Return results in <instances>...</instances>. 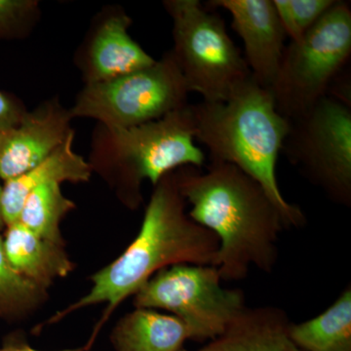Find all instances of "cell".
<instances>
[{
    "label": "cell",
    "mask_w": 351,
    "mask_h": 351,
    "mask_svg": "<svg viewBox=\"0 0 351 351\" xmlns=\"http://www.w3.org/2000/svg\"><path fill=\"white\" fill-rule=\"evenodd\" d=\"M174 174L191 205L189 218L218 237L221 280H241L251 267L269 274L286 225L263 186L237 166L218 161H210L206 172L184 166Z\"/></svg>",
    "instance_id": "1"
},
{
    "label": "cell",
    "mask_w": 351,
    "mask_h": 351,
    "mask_svg": "<svg viewBox=\"0 0 351 351\" xmlns=\"http://www.w3.org/2000/svg\"><path fill=\"white\" fill-rule=\"evenodd\" d=\"M186 203L174 171L164 176L154 186L137 237L121 256L92 277V288L84 297L51 322L76 309L106 302L103 324L126 298L135 295L159 270L182 263L217 267L218 237L189 218Z\"/></svg>",
    "instance_id": "2"
},
{
    "label": "cell",
    "mask_w": 351,
    "mask_h": 351,
    "mask_svg": "<svg viewBox=\"0 0 351 351\" xmlns=\"http://www.w3.org/2000/svg\"><path fill=\"white\" fill-rule=\"evenodd\" d=\"M195 138L210 161L237 166L256 180L282 215L286 228L306 223L302 210L284 198L276 164L291 121L277 112L271 92L248 80L225 101L189 105Z\"/></svg>",
    "instance_id": "3"
},
{
    "label": "cell",
    "mask_w": 351,
    "mask_h": 351,
    "mask_svg": "<svg viewBox=\"0 0 351 351\" xmlns=\"http://www.w3.org/2000/svg\"><path fill=\"white\" fill-rule=\"evenodd\" d=\"M88 162L112 184L126 206L136 209L142 202L143 182L156 186L164 176L184 166L200 169L206 156L195 144L189 105L140 125L113 128L99 124Z\"/></svg>",
    "instance_id": "4"
},
{
    "label": "cell",
    "mask_w": 351,
    "mask_h": 351,
    "mask_svg": "<svg viewBox=\"0 0 351 351\" xmlns=\"http://www.w3.org/2000/svg\"><path fill=\"white\" fill-rule=\"evenodd\" d=\"M163 5L173 22L171 53L189 93L210 103L228 100L252 75L225 22L198 0H166Z\"/></svg>",
    "instance_id": "5"
},
{
    "label": "cell",
    "mask_w": 351,
    "mask_h": 351,
    "mask_svg": "<svg viewBox=\"0 0 351 351\" xmlns=\"http://www.w3.org/2000/svg\"><path fill=\"white\" fill-rule=\"evenodd\" d=\"M350 53V6L336 1L301 39L284 49L269 89L277 112L293 121L311 110L329 94Z\"/></svg>",
    "instance_id": "6"
},
{
    "label": "cell",
    "mask_w": 351,
    "mask_h": 351,
    "mask_svg": "<svg viewBox=\"0 0 351 351\" xmlns=\"http://www.w3.org/2000/svg\"><path fill=\"white\" fill-rule=\"evenodd\" d=\"M189 88L171 51L147 68L108 82L85 84L71 117L127 128L188 107Z\"/></svg>",
    "instance_id": "7"
},
{
    "label": "cell",
    "mask_w": 351,
    "mask_h": 351,
    "mask_svg": "<svg viewBox=\"0 0 351 351\" xmlns=\"http://www.w3.org/2000/svg\"><path fill=\"white\" fill-rule=\"evenodd\" d=\"M218 267L176 265L159 270L135 294L136 307L170 311L188 328L189 339L213 341L245 307L244 294L221 285Z\"/></svg>",
    "instance_id": "8"
},
{
    "label": "cell",
    "mask_w": 351,
    "mask_h": 351,
    "mask_svg": "<svg viewBox=\"0 0 351 351\" xmlns=\"http://www.w3.org/2000/svg\"><path fill=\"white\" fill-rule=\"evenodd\" d=\"M281 152L332 201L350 206V105L332 96L321 99L291 121Z\"/></svg>",
    "instance_id": "9"
},
{
    "label": "cell",
    "mask_w": 351,
    "mask_h": 351,
    "mask_svg": "<svg viewBox=\"0 0 351 351\" xmlns=\"http://www.w3.org/2000/svg\"><path fill=\"white\" fill-rule=\"evenodd\" d=\"M131 25L119 7L99 13L75 58L85 84L114 80L156 61L131 38Z\"/></svg>",
    "instance_id": "10"
},
{
    "label": "cell",
    "mask_w": 351,
    "mask_h": 351,
    "mask_svg": "<svg viewBox=\"0 0 351 351\" xmlns=\"http://www.w3.org/2000/svg\"><path fill=\"white\" fill-rule=\"evenodd\" d=\"M71 120L69 110L54 98L0 131V180L19 177L45 160L75 134Z\"/></svg>",
    "instance_id": "11"
},
{
    "label": "cell",
    "mask_w": 351,
    "mask_h": 351,
    "mask_svg": "<svg viewBox=\"0 0 351 351\" xmlns=\"http://www.w3.org/2000/svg\"><path fill=\"white\" fill-rule=\"evenodd\" d=\"M208 6L232 15V27L244 44L252 80L270 89L280 66L286 34L272 0H212Z\"/></svg>",
    "instance_id": "12"
},
{
    "label": "cell",
    "mask_w": 351,
    "mask_h": 351,
    "mask_svg": "<svg viewBox=\"0 0 351 351\" xmlns=\"http://www.w3.org/2000/svg\"><path fill=\"white\" fill-rule=\"evenodd\" d=\"M75 134L61 147L32 170L4 182L1 209L5 226L19 221L21 211L32 189L47 182H86L91 178V165L73 149Z\"/></svg>",
    "instance_id": "13"
},
{
    "label": "cell",
    "mask_w": 351,
    "mask_h": 351,
    "mask_svg": "<svg viewBox=\"0 0 351 351\" xmlns=\"http://www.w3.org/2000/svg\"><path fill=\"white\" fill-rule=\"evenodd\" d=\"M289 325L281 309L245 308L221 336L200 351H304L291 339Z\"/></svg>",
    "instance_id": "14"
},
{
    "label": "cell",
    "mask_w": 351,
    "mask_h": 351,
    "mask_svg": "<svg viewBox=\"0 0 351 351\" xmlns=\"http://www.w3.org/2000/svg\"><path fill=\"white\" fill-rule=\"evenodd\" d=\"M3 248L13 269L44 290L73 271L64 245L41 239L20 221L6 226Z\"/></svg>",
    "instance_id": "15"
},
{
    "label": "cell",
    "mask_w": 351,
    "mask_h": 351,
    "mask_svg": "<svg viewBox=\"0 0 351 351\" xmlns=\"http://www.w3.org/2000/svg\"><path fill=\"white\" fill-rule=\"evenodd\" d=\"M189 339L179 318L140 307L120 319L112 334L115 351H179Z\"/></svg>",
    "instance_id": "16"
},
{
    "label": "cell",
    "mask_w": 351,
    "mask_h": 351,
    "mask_svg": "<svg viewBox=\"0 0 351 351\" xmlns=\"http://www.w3.org/2000/svg\"><path fill=\"white\" fill-rule=\"evenodd\" d=\"M289 335L304 351H351V288L346 287L324 313L289 325Z\"/></svg>",
    "instance_id": "17"
},
{
    "label": "cell",
    "mask_w": 351,
    "mask_h": 351,
    "mask_svg": "<svg viewBox=\"0 0 351 351\" xmlns=\"http://www.w3.org/2000/svg\"><path fill=\"white\" fill-rule=\"evenodd\" d=\"M75 208L73 201L62 193L61 184L47 182L32 189L27 195L18 221L41 239L64 245L60 225Z\"/></svg>",
    "instance_id": "18"
},
{
    "label": "cell",
    "mask_w": 351,
    "mask_h": 351,
    "mask_svg": "<svg viewBox=\"0 0 351 351\" xmlns=\"http://www.w3.org/2000/svg\"><path fill=\"white\" fill-rule=\"evenodd\" d=\"M46 290L13 269L7 260L0 234V318L27 313L43 301Z\"/></svg>",
    "instance_id": "19"
},
{
    "label": "cell",
    "mask_w": 351,
    "mask_h": 351,
    "mask_svg": "<svg viewBox=\"0 0 351 351\" xmlns=\"http://www.w3.org/2000/svg\"><path fill=\"white\" fill-rule=\"evenodd\" d=\"M286 36L301 39L336 3L335 0H272Z\"/></svg>",
    "instance_id": "20"
},
{
    "label": "cell",
    "mask_w": 351,
    "mask_h": 351,
    "mask_svg": "<svg viewBox=\"0 0 351 351\" xmlns=\"http://www.w3.org/2000/svg\"><path fill=\"white\" fill-rule=\"evenodd\" d=\"M39 14L38 1L0 0V39L25 36Z\"/></svg>",
    "instance_id": "21"
},
{
    "label": "cell",
    "mask_w": 351,
    "mask_h": 351,
    "mask_svg": "<svg viewBox=\"0 0 351 351\" xmlns=\"http://www.w3.org/2000/svg\"><path fill=\"white\" fill-rule=\"evenodd\" d=\"M27 112V108L19 99L0 90V131L19 123Z\"/></svg>",
    "instance_id": "22"
},
{
    "label": "cell",
    "mask_w": 351,
    "mask_h": 351,
    "mask_svg": "<svg viewBox=\"0 0 351 351\" xmlns=\"http://www.w3.org/2000/svg\"><path fill=\"white\" fill-rule=\"evenodd\" d=\"M89 346H86L84 348H75V350H64L57 351H86ZM0 351H44L36 350V348H32L29 343H25L24 341H20V339H10V341H6L2 348H0Z\"/></svg>",
    "instance_id": "23"
},
{
    "label": "cell",
    "mask_w": 351,
    "mask_h": 351,
    "mask_svg": "<svg viewBox=\"0 0 351 351\" xmlns=\"http://www.w3.org/2000/svg\"><path fill=\"white\" fill-rule=\"evenodd\" d=\"M1 193H2V186L0 184V232L4 230L6 228L5 223H4L3 215H2V209H1Z\"/></svg>",
    "instance_id": "24"
},
{
    "label": "cell",
    "mask_w": 351,
    "mask_h": 351,
    "mask_svg": "<svg viewBox=\"0 0 351 351\" xmlns=\"http://www.w3.org/2000/svg\"><path fill=\"white\" fill-rule=\"evenodd\" d=\"M179 351H189V350H182H182H179Z\"/></svg>",
    "instance_id": "25"
}]
</instances>
